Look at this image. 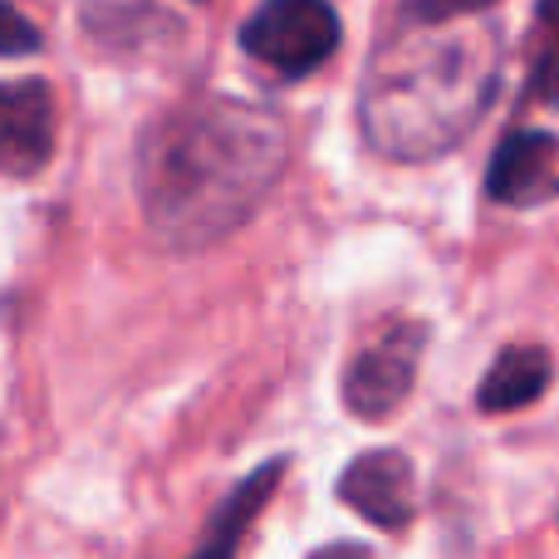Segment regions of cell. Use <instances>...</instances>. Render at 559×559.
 Here are the masks:
<instances>
[{"label": "cell", "mask_w": 559, "mask_h": 559, "mask_svg": "<svg viewBox=\"0 0 559 559\" xmlns=\"http://www.w3.org/2000/svg\"><path fill=\"white\" fill-rule=\"evenodd\" d=\"M285 167V128L265 108L206 94L163 114L138 143V202L173 251L231 236L271 197Z\"/></svg>", "instance_id": "cell-1"}, {"label": "cell", "mask_w": 559, "mask_h": 559, "mask_svg": "<svg viewBox=\"0 0 559 559\" xmlns=\"http://www.w3.org/2000/svg\"><path fill=\"white\" fill-rule=\"evenodd\" d=\"M423 35H403L373 59L358 123L383 157L423 163L456 147L486 114L496 88V39L481 29L442 35V25H417Z\"/></svg>", "instance_id": "cell-2"}, {"label": "cell", "mask_w": 559, "mask_h": 559, "mask_svg": "<svg viewBox=\"0 0 559 559\" xmlns=\"http://www.w3.org/2000/svg\"><path fill=\"white\" fill-rule=\"evenodd\" d=\"M241 49L275 74L299 79L338 49V15L329 0H261L241 25Z\"/></svg>", "instance_id": "cell-3"}, {"label": "cell", "mask_w": 559, "mask_h": 559, "mask_svg": "<svg viewBox=\"0 0 559 559\" xmlns=\"http://www.w3.org/2000/svg\"><path fill=\"white\" fill-rule=\"evenodd\" d=\"M423 324H388L373 344H364L344 368V407L358 423H383L407 403L423 364Z\"/></svg>", "instance_id": "cell-4"}, {"label": "cell", "mask_w": 559, "mask_h": 559, "mask_svg": "<svg viewBox=\"0 0 559 559\" xmlns=\"http://www.w3.org/2000/svg\"><path fill=\"white\" fill-rule=\"evenodd\" d=\"M55 157V94L39 79L0 84V177H35Z\"/></svg>", "instance_id": "cell-5"}, {"label": "cell", "mask_w": 559, "mask_h": 559, "mask_svg": "<svg viewBox=\"0 0 559 559\" xmlns=\"http://www.w3.org/2000/svg\"><path fill=\"white\" fill-rule=\"evenodd\" d=\"M338 501L354 506L378 531H403L417 511V476L403 452H368L344 466Z\"/></svg>", "instance_id": "cell-6"}, {"label": "cell", "mask_w": 559, "mask_h": 559, "mask_svg": "<svg viewBox=\"0 0 559 559\" xmlns=\"http://www.w3.org/2000/svg\"><path fill=\"white\" fill-rule=\"evenodd\" d=\"M555 163H559L555 138L540 133V128H521V133L501 138V147H496L491 173H486V192H491V202H506V206L545 202L559 187Z\"/></svg>", "instance_id": "cell-7"}, {"label": "cell", "mask_w": 559, "mask_h": 559, "mask_svg": "<svg viewBox=\"0 0 559 559\" xmlns=\"http://www.w3.org/2000/svg\"><path fill=\"white\" fill-rule=\"evenodd\" d=\"M555 378V358L540 344H515L486 368L476 407L481 413H515V407H531L535 397H545Z\"/></svg>", "instance_id": "cell-8"}, {"label": "cell", "mask_w": 559, "mask_h": 559, "mask_svg": "<svg viewBox=\"0 0 559 559\" xmlns=\"http://www.w3.org/2000/svg\"><path fill=\"white\" fill-rule=\"evenodd\" d=\"M280 472H285V466L271 462V466H261L255 476H246V481L231 491V501H226L222 511H216L212 531H206L202 550H197L192 559H231V555H236V540L246 535V525H251V521H255V511H261V506L271 501Z\"/></svg>", "instance_id": "cell-9"}, {"label": "cell", "mask_w": 559, "mask_h": 559, "mask_svg": "<svg viewBox=\"0 0 559 559\" xmlns=\"http://www.w3.org/2000/svg\"><path fill=\"white\" fill-rule=\"evenodd\" d=\"M496 0H403V25H447V20L491 10Z\"/></svg>", "instance_id": "cell-10"}, {"label": "cell", "mask_w": 559, "mask_h": 559, "mask_svg": "<svg viewBox=\"0 0 559 559\" xmlns=\"http://www.w3.org/2000/svg\"><path fill=\"white\" fill-rule=\"evenodd\" d=\"M39 49V29L35 20H25L15 5L0 0V59H25Z\"/></svg>", "instance_id": "cell-11"}, {"label": "cell", "mask_w": 559, "mask_h": 559, "mask_svg": "<svg viewBox=\"0 0 559 559\" xmlns=\"http://www.w3.org/2000/svg\"><path fill=\"white\" fill-rule=\"evenodd\" d=\"M535 94L550 98V104H559V55H555V59H545L540 79H535Z\"/></svg>", "instance_id": "cell-12"}, {"label": "cell", "mask_w": 559, "mask_h": 559, "mask_svg": "<svg viewBox=\"0 0 559 559\" xmlns=\"http://www.w3.org/2000/svg\"><path fill=\"white\" fill-rule=\"evenodd\" d=\"M309 559H373L364 550V545H324L319 555H309Z\"/></svg>", "instance_id": "cell-13"}, {"label": "cell", "mask_w": 559, "mask_h": 559, "mask_svg": "<svg viewBox=\"0 0 559 559\" xmlns=\"http://www.w3.org/2000/svg\"><path fill=\"white\" fill-rule=\"evenodd\" d=\"M540 20H555L559 25V0H540Z\"/></svg>", "instance_id": "cell-14"}]
</instances>
